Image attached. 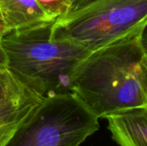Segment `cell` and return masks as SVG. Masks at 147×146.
<instances>
[{"instance_id":"277c9868","label":"cell","mask_w":147,"mask_h":146,"mask_svg":"<svg viewBox=\"0 0 147 146\" xmlns=\"http://www.w3.org/2000/svg\"><path fill=\"white\" fill-rule=\"evenodd\" d=\"M99 128V119L74 94H56L43 98L4 146H80Z\"/></svg>"},{"instance_id":"6da1fadb","label":"cell","mask_w":147,"mask_h":146,"mask_svg":"<svg viewBox=\"0 0 147 146\" xmlns=\"http://www.w3.org/2000/svg\"><path fill=\"white\" fill-rule=\"evenodd\" d=\"M141 34H132L90 52L77 68L71 93L98 119L146 108L147 56Z\"/></svg>"},{"instance_id":"9c48e42d","label":"cell","mask_w":147,"mask_h":146,"mask_svg":"<svg viewBox=\"0 0 147 146\" xmlns=\"http://www.w3.org/2000/svg\"><path fill=\"white\" fill-rule=\"evenodd\" d=\"M16 81L17 78L7 67L0 68V101L6 96Z\"/></svg>"},{"instance_id":"4fadbf2b","label":"cell","mask_w":147,"mask_h":146,"mask_svg":"<svg viewBox=\"0 0 147 146\" xmlns=\"http://www.w3.org/2000/svg\"><path fill=\"white\" fill-rule=\"evenodd\" d=\"M8 31H9V30H8V28H7L5 23H4V22H3V17H2V15H1V13H0V38H1L3 34H5Z\"/></svg>"},{"instance_id":"7a4b0ae2","label":"cell","mask_w":147,"mask_h":146,"mask_svg":"<svg viewBox=\"0 0 147 146\" xmlns=\"http://www.w3.org/2000/svg\"><path fill=\"white\" fill-rule=\"evenodd\" d=\"M53 23L10 30L0 38L9 71L43 97L71 93L73 75L90 52L75 43L52 40Z\"/></svg>"},{"instance_id":"30bf717a","label":"cell","mask_w":147,"mask_h":146,"mask_svg":"<svg viewBox=\"0 0 147 146\" xmlns=\"http://www.w3.org/2000/svg\"><path fill=\"white\" fill-rule=\"evenodd\" d=\"M97 1H99V0H70L71 8H70L69 14L79 11V10L90 6V4H92Z\"/></svg>"},{"instance_id":"7c38bea8","label":"cell","mask_w":147,"mask_h":146,"mask_svg":"<svg viewBox=\"0 0 147 146\" xmlns=\"http://www.w3.org/2000/svg\"><path fill=\"white\" fill-rule=\"evenodd\" d=\"M3 67H7V61H6L5 54L0 44V68H3Z\"/></svg>"},{"instance_id":"5bb4252c","label":"cell","mask_w":147,"mask_h":146,"mask_svg":"<svg viewBox=\"0 0 147 146\" xmlns=\"http://www.w3.org/2000/svg\"><path fill=\"white\" fill-rule=\"evenodd\" d=\"M146 108H147V80H146Z\"/></svg>"},{"instance_id":"3957f363","label":"cell","mask_w":147,"mask_h":146,"mask_svg":"<svg viewBox=\"0 0 147 146\" xmlns=\"http://www.w3.org/2000/svg\"><path fill=\"white\" fill-rule=\"evenodd\" d=\"M147 25V0H99L56 20L51 39L75 43L90 52L134 33Z\"/></svg>"},{"instance_id":"52a82bcc","label":"cell","mask_w":147,"mask_h":146,"mask_svg":"<svg viewBox=\"0 0 147 146\" xmlns=\"http://www.w3.org/2000/svg\"><path fill=\"white\" fill-rule=\"evenodd\" d=\"M0 13L9 31H22L55 22L36 0H0Z\"/></svg>"},{"instance_id":"8fae6325","label":"cell","mask_w":147,"mask_h":146,"mask_svg":"<svg viewBox=\"0 0 147 146\" xmlns=\"http://www.w3.org/2000/svg\"><path fill=\"white\" fill-rule=\"evenodd\" d=\"M141 44L144 48V51L147 56V25L144 28L142 34H141Z\"/></svg>"},{"instance_id":"ba28073f","label":"cell","mask_w":147,"mask_h":146,"mask_svg":"<svg viewBox=\"0 0 147 146\" xmlns=\"http://www.w3.org/2000/svg\"><path fill=\"white\" fill-rule=\"evenodd\" d=\"M40 7L53 20L65 17L71 8L70 0H36Z\"/></svg>"},{"instance_id":"8992f818","label":"cell","mask_w":147,"mask_h":146,"mask_svg":"<svg viewBox=\"0 0 147 146\" xmlns=\"http://www.w3.org/2000/svg\"><path fill=\"white\" fill-rule=\"evenodd\" d=\"M106 120L111 138L119 146H147V108L120 112Z\"/></svg>"},{"instance_id":"5b68a950","label":"cell","mask_w":147,"mask_h":146,"mask_svg":"<svg viewBox=\"0 0 147 146\" xmlns=\"http://www.w3.org/2000/svg\"><path fill=\"white\" fill-rule=\"evenodd\" d=\"M43 98L17 79L0 101V146H4L16 129L34 113Z\"/></svg>"}]
</instances>
